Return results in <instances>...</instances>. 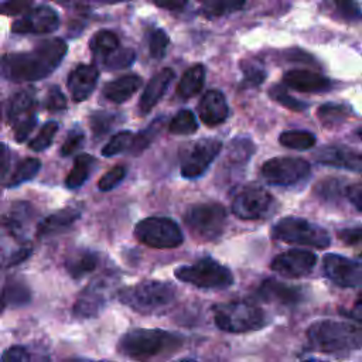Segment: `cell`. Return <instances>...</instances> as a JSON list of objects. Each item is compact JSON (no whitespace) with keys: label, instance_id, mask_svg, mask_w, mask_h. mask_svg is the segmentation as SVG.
I'll return each instance as SVG.
<instances>
[{"label":"cell","instance_id":"1","mask_svg":"<svg viewBox=\"0 0 362 362\" xmlns=\"http://www.w3.org/2000/svg\"><path fill=\"white\" fill-rule=\"evenodd\" d=\"M62 38H49L25 52H10L0 58V76L10 82H33L47 78L66 54Z\"/></svg>","mask_w":362,"mask_h":362},{"label":"cell","instance_id":"2","mask_svg":"<svg viewBox=\"0 0 362 362\" xmlns=\"http://www.w3.org/2000/svg\"><path fill=\"white\" fill-rule=\"evenodd\" d=\"M308 345L317 352L346 355L362 349V329L344 321L321 320L307 329Z\"/></svg>","mask_w":362,"mask_h":362},{"label":"cell","instance_id":"3","mask_svg":"<svg viewBox=\"0 0 362 362\" xmlns=\"http://www.w3.org/2000/svg\"><path fill=\"white\" fill-rule=\"evenodd\" d=\"M117 297L133 311L143 315H153L161 314L173 305L177 290L168 281L144 280L119 290Z\"/></svg>","mask_w":362,"mask_h":362},{"label":"cell","instance_id":"4","mask_svg":"<svg viewBox=\"0 0 362 362\" xmlns=\"http://www.w3.org/2000/svg\"><path fill=\"white\" fill-rule=\"evenodd\" d=\"M181 344V337L175 334L158 328H137L119 339L117 352L132 359H147L174 352Z\"/></svg>","mask_w":362,"mask_h":362},{"label":"cell","instance_id":"5","mask_svg":"<svg viewBox=\"0 0 362 362\" xmlns=\"http://www.w3.org/2000/svg\"><path fill=\"white\" fill-rule=\"evenodd\" d=\"M212 313L216 327L232 334L256 331L267 324L264 311L246 300L216 304Z\"/></svg>","mask_w":362,"mask_h":362},{"label":"cell","instance_id":"6","mask_svg":"<svg viewBox=\"0 0 362 362\" xmlns=\"http://www.w3.org/2000/svg\"><path fill=\"white\" fill-rule=\"evenodd\" d=\"M272 238L290 243L317 249H325L331 245L329 233L317 223L303 218L286 216L276 222L272 228Z\"/></svg>","mask_w":362,"mask_h":362},{"label":"cell","instance_id":"7","mask_svg":"<svg viewBox=\"0 0 362 362\" xmlns=\"http://www.w3.org/2000/svg\"><path fill=\"white\" fill-rule=\"evenodd\" d=\"M175 277L199 288H226L233 284V276L228 267L211 257L198 260L194 264L177 267Z\"/></svg>","mask_w":362,"mask_h":362},{"label":"cell","instance_id":"8","mask_svg":"<svg viewBox=\"0 0 362 362\" xmlns=\"http://www.w3.org/2000/svg\"><path fill=\"white\" fill-rule=\"evenodd\" d=\"M134 236L140 243L153 249H174L184 240L180 226L164 216L141 219L134 228Z\"/></svg>","mask_w":362,"mask_h":362},{"label":"cell","instance_id":"9","mask_svg":"<svg viewBox=\"0 0 362 362\" xmlns=\"http://www.w3.org/2000/svg\"><path fill=\"white\" fill-rule=\"evenodd\" d=\"M191 233L201 240H214L223 232L226 211L221 204H197L184 215Z\"/></svg>","mask_w":362,"mask_h":362},{"label":"cell","instance_id":"10","mask_svg":"<svg viewBox=\"0 0 362 362\" xmlns=\"http://www.w3.org/2000/svg\"><path fill=\"white\" fill-rule=\"evenodd\" d=\"M260 174L272 185L290 187L308 178L311 165L301 157H276L262 164Z\"/></svg>","mask_w":362,"mask_h":362},{"label":"cell","instance_id":"11","mask_svg":"<svg viewBox=\"0 0 362 362\" xmlns=\"http://www.w3.org/2000/svg\"><path fill=\"white\" fill-rule=\"evenodd\" d=\"M277 209L274 197L262 187L250 185L240 189L232 201V212L245 221H257L270 216Z\"/></svg>","mask_w":362,"mask_h":362},{"label":"cell","instance_id":"12","mask_svg":"<svg viewBox=\"0 0 362 362\" xmlns=\"http://www.w3.org/2000/svg\"><path fill=\"white\" fill-rule=\"evenodd\" d=\"M221 148L222 143L216 139H201L185 146L181 151V175L188 180L201 177L221 153Z\"/></svg>","mask_w":362,"mask_h":362},{"label":"cell","instance_id":"13","mask_svg":"<svg viewBox=\"0 0 362 362\" xmlns=\"http://www.w3.org/2000/svg\"><path fill=\"white\" fill-rule=\"evenodd\" d=\"M35 106L37 99L31 89L20 90L10 99L7 116L14 129V137L18 143L24 141L37 124Z\"/></svg>","mask_w":362,"mask_h":362},{"label":"cell","instance_id":"14","mask_svg":"<svg viewBox=\"0 0 362 362\" xmlns=\"http://www.w3.org/2000/svg\"><path fill=\"white\" fill-rule=\"evenodd\" d=\"M113 287V280L109 276H100L92 280L78 296L74 303L72 313L79 318H93L106 307Z\"/></svg>","mask_w":362,"mask_h":362},{"label":"cell","instance_id":"15","mask_svg":"<svg viewBox=\"0 0 362 362\" xmlns=\"http://www.w3.org/2000/svg\"><path fill=\"white\" fill-rule=\"evenodd\" d=\"M325 276L341 287L362 286V263L342 255L328 253L324 256Z\"/></svg>","mask_w":362,"mask_h":362},{"label":"cell","instance_id":"16","mask_svg":"<svg viewBox=\"0 0 362 362\" xmlns=\"http://www.w3.org/2000/svg\"><path fill=\"white\" fill-rule=\"evenodd\" d=\"M59 27V16L49 6H33L11 24L14 34H48Z\"/></svg>","mask_w":362,"mask_h":362},{"label":"cell","instance_id":"17","mask_svg":"<svg viewBox=\"0 0 362 362\" xmlns=\"http://www.w3.org/2000/svg\"><path fill=\"white\" fill-rule=\"evenodd\" d=\"M317 263L315 253L304 249H290L277 255L270 267L287 279H298L311 273Z\"/></svg>","mask_w":362,"mask_h":362},{"label":"cell","instance_id":"18","mask_svg":"<svg viewBox=\"0 0 362 362\" xmlns=\"http://www.w3.org/2000/svg\"><path fill=\"white\" fill-rule=\"evenodd\" d=\"M256 294L264 303H276L280 305H296L304 297L300 287L284 284L276 279H266L262 281Z\"/></svg>","mask_w":362,"mask_h":362},{"label":"cell","instance_id":"19","mask_svg":"<svg viewBox=\"0 0 362 362\" xmlns=\"http://www.w3.org/2000/svg\"><path fill=\"white\" fill-rule=\"evenodd\" d=\"M99 78V69L93 64L78 65L68 76V90L74 102H82L90 96Z\"/></svg>","mask_w":362,"mask_h":362},{"label":"cell","instance_id":"20","mask_svg":"<svg viewBox=\"0 0 362 362\" xmlns=\"http://www.w3.org/2000/svg\"><path fill=\"white\" fill-rule=\"evenodd\" d=\"M283 82L294 90L307 93H321L332 88L329 78L308 69H290L283 75Z\"/></svg>","mask_w":362,"mask_h":362},{"label":"cell","instance_id":"21","mask_svg":"<svg viewBox=\"0 0 362 362\" xmlns=\"http://www.w3.org/2000/svg\"><path fill=\"white\" fill-rule=\"evenodd\" d=\"M314 156L320 164L362 173V154L354 150L335 146H324L318 148Z\"/></svg>","mask_w":362,"mask_h":362},{"label":"cell","instance_id":"22","mask_svg":"<svg viewBox=\"0 0 362 362\" xmlns=\"http://www.w3.org/2000/svg\"><path fill=\"white\" fill-rule=\"evenodd\" d=\"M198 113L199 119L206 126H218L223 123L229 116V106L225 95L216 89L208 90L198 105Z\"/></svg>","mask_w":362,"mask_h":362},{"label":"cell","instance_id":"23","mask_svg":"<svg viewBox=\"0 0 362 362\" xmlns=\"http://www.w3.org/2000/svg\"><path fill=\"white\" fill-rule=\"evenodd\" d=\"M174 76L175 74L171 68H164L148 81L139 100V110L141 115H147L158 103L173 82Z\"/></svg>","mask_w":362,"mask_h":362},{"label":"cell","instance_id":"24","mask_svg":"<svg viewBox=\"0 0 362 362\" xmlns=\"http://www.w3.org/2000/svg\"><path fill=\"white\" fill-rule=\"evenodd\" d=\"M81 218V209L76 206H66L48 216H45L37 226V236L47 238L61 233L71 228Z\"/></svg>","mask_w":362,"mask_h":362},{"label":"cell","instance_id":"25","mask_svg":"<svg viewBox=\"0 0 362 362\" xmlns=\"http://www.w3.org/2000/svg\"><path fill=\"white\" fill-rule=\"evenodd\" d=\"M141 78L136 74H127L110 81L103 88V96L115 103H123L130 99L140 88Z\"/></svg>","mask_w":362,"mask_h":362},{"label":"cell","instance_id":"26","mask_svg":"<svg viewBox=\"0 0 362 362\" xmlns=\"http://www.w3.org/2000/svg\"><path fill=\"white\" fill-rule=\"evenodd\" d=\"M33 215L34 209L28 202H16L6 214L0 216V226L6 228L13 235H21Z\"/></svg>","mask_w":362,"mask_h":362},{"label":"cell","instance_id":"27","mask_svg":"<svg viewBox=\"0 0 362 362\" xmlns=\"http://www.w3.org/2000/svg\"><path fill=\"white\" fill-rule=\"evenodd\" d=\"M98 255L89 249H78L65 260V269L74 279H81L93 272L98 266Z\"/></svg>","mask_w":362,"mask_h":362},{"label":"cell","instance_id":"28","mask_svg":"<svg viewBox=\"0 0 362 362\" xmlns=\"http://www.w3.org/2000/svg\"><path fill=\"white\" fill-rule=\"evenodd\" d=\"M205 83V66L202 64L192 65L181 76L177 85V95L181 99H189L195 96Z\"/></svg>","mask_w":362,"mask_h":362},{"label":"cell","instance_id":"29","mask_svg":"<svg viewBox=\"0 0 362 362\" xmlns=\"http://www.w3.org/2000/svg\"><path fill=\"white\" fill-rule=\"evenodd\" d=\"M31 300L30 288L20 281H8L0 291V314L11 307H21Z\"/></svg>","mask_w":362,"mask_h":362},{"label":"cell","instance_id":"30","mask_svg":"<svg viewBox=\"0 0 362 362\" xmlns=\"http://www.w3.org/2000/svg\"><path fill=\"white\" fill-rule=\"evenodd\" d=\"M120 47L119 37L109 30H100L95 33L89 41V48L92 54L99 59H105L107 55H110L113 51H116Z\"/></svg>","mask_w":362,"mask_h":362},{"label":"cell","instance_id":"31","mask_svg":"<svg viewBox=\"0 0 362 362\" xmlns=\"http://www.w3.org/2000/svg\"><path fill=\"white\" fill-rule=\"evenodd\" d=\"M95 165V158L90 154H79L72 165V170L65 178V185L71 189L79 188L90 175Z\"/></svg>","mask_w":362,"mask_h":362},{"label":"cell","instance_id":"32","mask_svg":"<svg viewBox=\"0 0 362 362\" xmlns=\"http://www.w3.org/2000/svg\"><path fill=\"white\" fill-rule=\"evenodd\" d=\"M281 146L294 150H307L315 144V136L307 130H286L279 136Z\"/></svg>","mask_w":362,"mask_h":362},{"label":"cell","instance_id":"33","mask_svg":"<svg viewBox=\"0 0 362 362\" xmlns=\"http://www.w3.org/2000/svg\"><path fill=\"white\" fill-rule=\"evenodd\" d=\"M41 168V161L38 158H34V157H28V158H24L21 160L14 173L11 174L8 182H7V187H17L23 182H27L30 180H33L38 171Z\"/></svg>","mask_w":362,"mask_h":362},{"label":"cell","instance_id":"34","mask_svg":"<svg viewBox=\"0 0 362 362\" xmlns=\"http://www.w3.org/2000/svg\"><path fill=\"white\" fill-rule=\"evenodd\" d=\"M247 0H201L202 11L208 17H221L238 11Z\"/></svg>","mask_w":362,"mask_h":362},{"label":"cell","instance_id":"35","mask_svg":"<svg viewBox=\"0 0 362 362\" xmlns=\"http://www.w3.org/2000/svg\"><path fill=\"white\" fill-rule=\"evenodd\" d=\"M168 129L173 134H194L198 130V122L191 110L182 109L173 117Z\"/></svg>","mask_w":362,"mask_h":362},{"label":"cell","instance_id":"36","mask_svg":"<svg viewBox=\"0 0 362 362\" xmlns=\"http://www.w3.org/2000/svg\"><path fill=\"white\" fill-rule=\"evenodd\" d=\"M134 59H136V52L132 48L119 47L116 51H113L100 62L106 69L116 71V69H124L130 66L134 62Z\"/></svg>","mask_w":362,"mask_h":362},{"label":"cell","instance_id":"37","mask_svg":"<svg viewBox=\"0 0 362 362\" xmlns=\"http://www.w3.org/2000/svg\"><path fill=\"white\" fill-rule=\"evenodd\" d=\"M348 115H349V110L345 106L335 105V103L322 105L317 112V116L324 126L339 124L348 117Z\"/></svg>","mask_w":362,"mask_h":362},{"label":"cell","instance_id":"38","mask_svg":"<svg viewBox=\"0 0 362 362\" xmlns=\"http://www.w3.org/2000/svg\"><path fill=\"white\" fill-rule=\"evenodd\" d=\"M133 137H134V134L130 130H122V132L116 133L107 141V144L102 148V154L105 157H112V156H116V154L123 153L126 150H130L132 143H133Z\"/></svg>","mask_w":362,"mask_h":362},{"label":"cell","instance_id":"39","mask_svg":"<svg viewBox=\"0 0 362 362\" xmlns=\"http://www.w3.org/2000/svg\"><path fill=\"white\" fill-rule=\"evenodd\" d=\"M331 4L339 18L348 23L362 21V10L355 0H331Z\"/></svg>","mask_w":362,"mask_h":362},{"label":"cell","instance_id":"40","mask_svg":"<svg viewBox=\"0 0 362 362\" xmlns=\"http://www.w3.org/2000/svg\"><path fill=\"white\" fill-rule=\"evenodd\" d=\"M269 96L276 100L277 103L283 105L284 107L290 109V110H294V112H303L308 107L307 103H304L303 100L300 99H296L294 96H291L283 86L280 85H273L270 89H269Z\"/></svg>","mask_w":362,"mask_h":362},{"label":"cell","instance_id":"41","mask_svg":"<svg viewBox=\"0 0 362 362\" xmlns=\"http://www.w3.org/2000/svg\"><path fill=\"white\" fill-rule=\"evenodd\" d=\"M58 132V123L51 120L42 124V127L40 129L38 134L30 141V148L34 151H42L47 147H49V144L52 143L55 134Z\"/></svg>","mask_w":362,"mask_h":362},{"label":"cell","instance_id":"42","mask_svg":"<svg viewBox=\"0 0 362 362\" xmlns=\"http://www.w3.org/2000/svg\"><path fill=\"white\" fill-rule=\"evenodd\" d=\"M117 116L109 112H95L92 113L89 122H90V129L92 133L95 134V137L98 136V139L103 137V134H106L116 123Z\"/></svg>","mask_w":362,"mask_h":362},{"label":"cell","instance_id":"43","mask_svg":"<svg viewBox=\"0 0 362 362\" xmlns=\"http://www.w3.org/2000/svg\"><path fill=\"white\" fill-rule=\"evenodd\" d=\"M160 127H161L160 120H157V122L151 123L147 129H144L143 132H139L137 134H134L130 151L133 154H140L143 150H146L150 146V143L154 140V137L158 133Z\"/></svg>","mask_w":362,"mask_h":362},{"label":"cell","instance_id":"44","mask_svg":"<svg viewBox=\"0 0 362 362\" xmlns=\"http://www.w3.org/2000/svg\"><path fill=\"white\" fill-rule=\"evenodd\" d=\"M168 42H170V38H168V35H167V33L164 30H161V28L151 30V33L148 35L150 55L154 59H161L165 55Z\"/></svg>","mask_w":362,"mask_h":362},{"label":"cell","instance_id":"45","mask_svg":"<svg viewBox=\"0 0 362 362\" xmlns=\"http://www.w3.org/2000/svg\"><path fill=\"white\" fill-rule=\"evenodd\" d=\"M243 71V83L246 86H257L260 85L266 78V71L259 62L255 61H243L242 64Z\"/></svg>","mask_w":362,"mask_h":362},{"label":"cell","instance_id":"46","mask_svg":"<svg viewBox=\"0 0 362 362\" xmlns=\"http://www.w3.org/2000/svg\"><path fill=\"white\" fill-rule=\"evenodd\" d=\"M124 177H126V167L116 165L100 177V180L98 181V188L100 191H110L115 187H117L123 181Z\"/></svg>","mask_w":362,"mask_h":362},{"label":"cell","instance_id":"47","mask_svg":"<svg viewBox=\"0 0 362 362\" xmlns=\"http://www.w3.org/2000/svg\"><path fill=\"white\" fill-rule=\"evenodd\" d=\"M83 139H85L83 132H82L79 127L71 129L69 133H68V136H66V139H65V141H64L62 146H61L59 153H61L64 157H68V156L74 154V151H76V150L81 147V144L83 143Z\"/></svg>","mask_w":362,"mask_h":362},{"label":"cell","instance_id":"48","mask_svg":"<svg viewBox=\"0 0 362 362\" xmlns=\"http://www.w3.org/2000/svg\"><path fill=\"white\" fill-rule=\"evenodd\" d=\"M34 4V0H6L0 4V14L23 16Z\"/></svg>","mask_w":362,"mask_h":362},{"label":"cell","instance_id":"49","mask_svg":"<svg viewBox=\"0 0 362 362\" xmlns=\"http://www.w3.org/2000/svg\"><path fill=\"white\" fill-rule=\"evenodd\" d=\"M44 106L51 112L62 110L66 107V99L58 86H52L48 89L44 100Z\"/></svg>","mask_w":362,"mask_h":362},{"label":"cell","instance_id":"50","mask_svg":"<svg viewBox=\"0 0 362 362\" xmlns=\"http://www.w3.org/2000/svg\"><path fill=\"white\" fill-rule=\"evenodd\" d=\"M341 192V185L338 182V180L329 178V180H322L317 187H315V194L318 197H321L322 199H334L339 195Z\"/></svg>","mask_w":362,"mask_h":362},{"label":"cell","instance_id":"51","mask_svg":"<svg viewBox=\"0 0 362 362\" xmlns=\"http://www.w3.org/2000/svg\"><path fill=\"white\" fill-rule=\"evenodd\" d=\"M28 359H30V354L27 352V349L24 346H20V345L8 348L1 355V361H7V362H21V361H28Z\"/></svg>","mask_w":362,"mask_h":362},{"label":"cell","instance_id":"52","mask_svg":"<svg viewBox=\"0 0 362 362\" xmlns=\"http://www.w3.org/2000/svg\"><path fill=\"white\" fill-rule=\"evenodd\" d=\"M338 236L346 245H362V226L342 229L338 232Z\"/></svg>","mask_w":362,"mask_h":362},{"label":"cell","instance_id":"53","mask_svg":"<svg viewBox=\"0 0 362 362\" xmlns=\"http://www.w3.org/2000/svg\"><path fill=\"white\" fill-rule=\"evenodd\" d=\"M345 195L346 198L351 201V204L359 211L362 212V185L356 184V185H351L345 189Z\"/></svg>","mask_w":362,"mask_h":362},{"label":"cell","instance_id":"54","mask_svg":"<svg viewBox=\"0 0 362 362\" xmlns=\"http://www.w3.org/2000/svg\"><path fill=\"white\" fill-rule=\"evenodd\" d=\"M31 253V246L30 245H25L20 249H17L10 257H8V262H7V266H14V264H18L21 263L23 260H25Z\"/></svg>","mask_w":362,"mask_h":362},{"label":"cell","instance_id":"55","mask_svg":"<svg viewBox=\"0 0 362 362\" xmlns=\"http://www.w3.org/2000/svg\"><path fill=\"white\" fill-rule=\"evenodd\" d=\"M156 6H158V7H161V8H165V10H173V11H175V10H182L185 6H187V3H188V0H151Z\"/></svg>","mask_w":362,"mask_h":362},{"label":"cell","instance_id":"56","mask_svg":"<svg viewBox=\"0 0 362 362\" xmlns=\"http://www.w3.org/2000/svg\"><path fill=\"white\" fill-rule=\"evenodd\" d=\"M349 317H352L355 321H358L359 324H362V293L361 296L356 298L352 310L349 311Z\"/></svg>","mask_w":362,"mask_h":362},{"label":"cell","instance_id":"57","mask_svg":"<svg viewBox=\"0 0 362 362\" xmlns=\"http://www.w3.org/2000/svg\"><path fill=\"white\" fill-rule=\"evenodd\" d=\"M7 161H8V148L6 144L0 143V171L6 167Z\"/></svg>","mask_w":362,"mask_h":362},{"label":"cell","instance_id":"58","mask_svg":"<svg viewBox=\"0 0 362 362\" xmlns=\"http://www.w3.org/2000/svg\"><path fill=\"white\" fill-rule=\"evenodd\" d=\"M86 1L102 3V4H115V3H122V1H127V0H86Z\"/></svg>","mask_w":362,"mask_h":362},{"label":"cell","instance_id":"59","mask_svg":"<svg viewBox=\"0 0 362 362\" xmlns=\"http://www.w3.org/2000/svg\"><path fill=\"white\" fill-rule=\"evenodd\" d=\"M356 134H358V136H359V139L362 140V129H358V130H356Z\"/></svg>","mask_w":362,"mask_h":362}]
</instances>
